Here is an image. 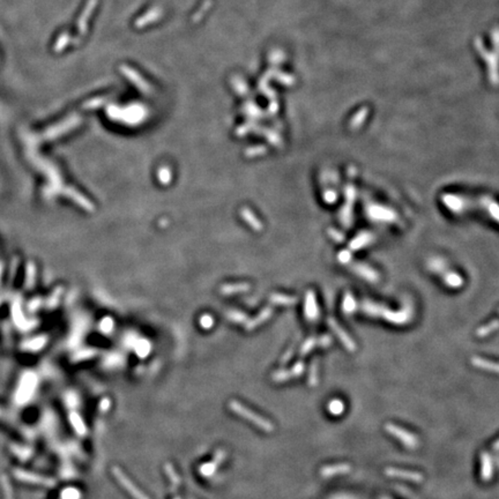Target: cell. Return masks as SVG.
I'll return each instance as SVG.
<instances>
[{"label":"cell","mask_w":499,"mask_h":499,"mask_svg":"<svg viewBox=\"0 0 499 499\" xmlns=\"http://www.w3.org/2000/svg\"><path fill=\"white\" fill-rule=\"evenodd\" d=\"M229 408L233 410L234 413L239 415L240 417L250 420V422H252L254 425H257L258 428L262 429L263 431L272 432L273 429H274V427H273V424L270 422V420H267L263 417H261L260 415L253 413L252 410H250L248 408H246V407H245L244 405L239 404L238 401H236V400L230 401L229 402Z\"/></svg>","instance_id":"6da1fadb"},{"label":"cell","mask_w":499,"mask_h":499,"mask_svg":"<svg viewBox=\"0 0 499 499\" xmlns=\"http://www.w3.org/2000/svg\"><path fill=\"white\" fill-rule=\"evenodd\" d=\"M164 469H165V473L166 475L169 476V478L171 482H172L174 484L176 485H178L180 483V478H179V476L177 475V473H176L175 469H174V467L172 465H170V464H166L164 466Z\"/></svg>","instance_id":"3957f363"},{"label":"cell","mask_w":499,"mask_h":499,"mask_svg":"<svg viewBox=\"0 0 499 499\" xmlns=\"http://www.w3.org/2000/svg\"><path fill=\"white\" fill-rule=\"evenodd\" d=\"M113 475L114 477L117 478L118 482L123 485V487L127 490V492H129L133 496L134 499H149L145 493H143L140 489H139L137 485H134V483L129 479L126 475L124 474V471L118 468V467H113Z\"/></svg>","instance_id":"7a4b0ae2"},{"label":"cell","mask_w":499,"mask_h":499,"mask_svg":"<svg viewBox=\"0 0 499 499\" xmlns=\"http://www.w3.org/2000/svg\"><path fill=\"white\" fill-rule=\"evenodd\" d=\"M216 467H217V464H215V462L213 461L212 464H209V465H205V466H202L200 470H201V473H202V474H205V475H210V474L214 473V470H215Z\"/></svg>","instance_id":"277c9868"},{"label":"cell","mask_w":499,"mask_h":499,"mask_svg":"<svg viewBox=\"0 0 499 499\" xmlns=\"http://www.w3.org/2000/svg\"><path fill=\"white\" fill-rule=\"evenodd\" d=\"M189 499H193V498H189Z\"/></svg>","instance_id":"5b68a950"}]
</instances>
